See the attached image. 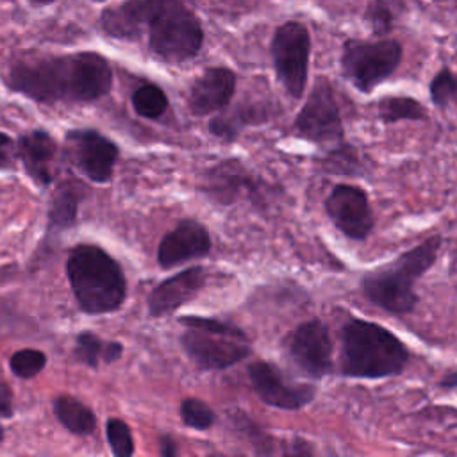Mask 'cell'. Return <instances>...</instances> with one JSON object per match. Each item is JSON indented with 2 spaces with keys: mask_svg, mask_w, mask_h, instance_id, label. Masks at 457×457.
<instances>
[{
  "mask_svg": "<svg viewBox=\"0 0 457 457\" xmlns=\"http://www.w3.org/2000/svg\"><path fill=\"white\" fill-rule=\"evenodd\" d=\"M102 30L123 41L148 34L150 50L168 62L195 57L204 43L198 18L179 0H125L100 14Z\"/></svg>",
  "mask_w": 457,
  "mask_h": 457,
  "instance_id": "6da1fadb",
  "label": "cell"
},
{
  "mask_svg": "<svg viewBox=\"0 0 457 457\" xmlns=\"http://www.w3.org/2000/svg\"><path fill=\"white\" fill-rule=\"evenodd\" d=\"M5 84L39 104L93 102L109 93L112 70L96 52L29 57L11 64Z\"/></svg>",
  "mask_w": 457,
  "mask_h": 457,
  "instance_id": "7a4b0ae2",
  "label": "cell"
},
{
  "mask_svg": "<svg viewBox=\"0 0 457 457\" xmlns=\"http://www.w3.org/2000/svg\"><path fill=\"white\" fill-rule=\"evenodd\" d=\"M441 250V236H432L403 252L395 262L371 270L361 277V293L377 307L402 316L414 311L418 295L414 284L436 262Z\"/></svg>",
  "mask_w": 457,
  "mask_h": 457,
  "instance_id": "3957f363",
  "label": "cell"
},
{
  "mask_svg": "<svg viewBox=\"0 0 457 457\" xmlns=\"http://www.w3.org/2000/svg\"><path fill=\"white\" fill-rule=\"evenodd\" d=\"M341 373L350 378H384L398 375L409 350L386 327L352 318L341 328Z\"/></svg>",
  "mask_w": 457,
  "mask_h": 457,
  "instance_id": "277c9868",
  "label": "cell"
},
{
  "mask_svg": "<svg viewBox=\"0 0 457 457\" xmlns=\"http://www.w3.org/2000/svg\"><path fill=\"white\" fill-rule=\"evenodd\" d=\"M66 273L79 307L87 314L116 311L127 296L121 266L96 245H77L68 257Z\"/></svg>",
  "mask_w": 457,
  "mask_h": 457,
  "instance_id": "5b68a950",
  "label": "cell"
},
{
  "mask_svg": "<svg viewBox=\"0 0 457 457\" xmlns=\"http://www.w3.org/2000/svg\"><path fill=\"white\" fill-rule=\"evenodd\" d=\"M179 321L186 327L180 336L182 348L200 370L230 368L252 350L246 334L230 323L204 316H186Z\"/></svg>",
  "mask_w": 457,
  "mask_h": 457,
  "instance_id": "8992f818",
  "label": "cell"
},
{
  "mask_svg": "<svg viewBox=\"0 0 457 457\" xmlns=\"http://www.w3.org/2000/svg\"><path fill=\"white\" fill-rule=\"evenodd\" d=\"M402 46L393 39L382 41H346L341 66L348 80L362 91H371L378 82L387 79L400 64Z\"/></svg>",
  "mask_w": 457,
  "mask_h": 457,
  "instance_id": "52a82bcc",
  "label": "cell"
},
{
  "mask_svg": "<svg viewBox=\"0 0 457 457\" xmlns=\"http://www.w3.org/2000/svg\"><path fill=\"white\" fill-rule=\"evenodd\" d=\"M309 52L311 37L302 23L287 21L277 29L271 41L275 71L286 91L295 98H300L305 89Z\"/></svg>",
  "mask_w": 457,
  "mask_h": 457,
  "instance_id": "ba28073f",
  "label": "cell"
},
{
  "mask_svg": "<svg viewBox=\"0 0 457 457\" xmlns=\"http://www.w3.org/2000/svg\"><path fill=\"white\" fill-rule=\"evenodd\" d=\"M293 132L312 143H341V112L336 95L325 79L316 80L303 107L296 114Z\"/></svg>",
  "mask_w": 457,
  "mask_h": 457,
  "instance_id": "9c48e42d",
  "label": "cell"
},
{
  "mask_svg": "<svg viewBox=\"0 0 457 457\" xmlns=\"http://www.w3.org/2000/svg\"><path fill=\"white\" fill-rule=\"evenodd\" d=\"M289 361L300 373L311 378H323L334 370V346L328 328L320 320H309L296 325L284 339Z\"/></svg>",
  "mask_w": 457,
  "mask_h": 457,
  "instance_id": "30bf717a",
  "label": "cell"
},
{
  "mask_svg": "<svg viewBox=\"0 0 457 457\" xmlns=\"http://www.w3.org/2000/svg\"><path fill=\"white\" fill-rule=\"evenodd\" d=\"M248 378L261 402L282 411L302 409L316 395L312 386L289 380L277 366L266 361L252 362L248 366Z\"/></svg>",
  "mask_w": 457,
  "mask_h": 457,
  "instance_id": "8fae6325",
  "label": "cell"
},
{
  "mask_svg": "<svg viewBox=\"0 0 457 457\" xmlns=\"http://www.w3.org/2000/svg\"><path fill=\"white\" fill-rule=\"evenodd\" d=\"M68 152L75 166L93 182L104 184L112 177L118 146L93 129H75L66 134Z\"/></svg>",
  "mask_w": 457,
  "mask_h": 457,
  "instance_id": "7c38bea8",
  "label": "cell"
},
{
  "mask_svg": "<svg viewBox=\"0 0 457 457\" xmlns=\"http://www.w3.org/2000/svg\"><path fill=\"white\" fill-rule=\"evenodd\" d=\"M325 211L332 223L350 239L364 241L373 228V212L368 195L355 186L337 184L325 200Z\"/></svg>",
  "mask_w": 457,
  "mask_h": 457,
  "instance_id": "4fadbf2b",
  "label": "cell"
},
{
  "mask_svg": "<svg viewBox=\"0 0 457 457\" xmlns=\"http://www.w3.org/2000/svg\"><path fill=\"white\" fill-rule=\"evenodd\" d=\"M211 250L209 230L196 220H182L168 232L157 248L161 268H173L191 259L207 255Z\"/></svg>",
  "mask_w": 457,
  "mask_h": 457,
  "instance_id": "5bb4252c",
  "label": "cell"
},
{
  "mask_svg": "<svg viewBox=\"0 0 457 457\" xmlns=\"http://www.w3.org/2000/svg\"><path fill=\"white\" fill-rule=\"evenodd\" d=\"M236 91V75L232 70L216 66L205 70L191 86L187 95L189 111L196 116L212 114L228 105Z\"/></svg>",
  "mask_w": 457,
  "mask_h": 457,
  "instance_id": "9a60e30c",
  "label": "cell"
},
{
  "mask_svg": "<svg viewBox=\"0 0 457 457\" xmlns=\"http://www.w3.org/2000/svg\"><path fill=\"white\" fill-rule=\"evenodd\" d=\"M205 284V270L202 266L187 268L161 284L148 296V311L152 316H164L177 311L196 296Z\"/></svg>",
  "mask_w": 457,
  "mask_h": 457,
  "instance_id": "2e32d148",
  "label": "cell"
},
{
  "mask_svg": "<svg viewBox=\"0 0 457 457\" xmlns=\"http://www.w3.org/2000/svg\"><path fill=\"white\" fill-rule=\"evenodd\" d=\"M16 154L23 162L27 175L41 187L54 180L52 164L55 161L57 145L45 130H32L16 141Z\"/></svg>",
  "mask_w": 457,
  "mask_h": 457,
  "instance_id": "e0dca14e",
  "label": "cell"
},
{
  "mask_svg": "<svg viewBox=\"0 0 457 457\" xmlns=\"http://www.w3.org/2000/svg\"><path fill=\"white\" fill-rule=\"evenodd\" d=\"M253 179L237 159L221 161L209 168L202 180V191L218 204H232L243 191L253 189Z\"/></svg>",
  "mask_w": 457,
  "mask_h": 457,
  "instance_id": "ac0fdd59",
  "label": "cell"
},
{
  "mask_svg": "<svg viewBox=\"0 0 457 457\" xmlns=\"http://www.w3.org/2000/svg\"><path fill=\"white\" fill-rule=\"evenodd\" d=\"M54 412L61 425L75 436H87L96 428V418L93 411L71 395L55 396Z\"/></svg>",
  "mask_w": 457,
  "mask_h": 457,
  "instance_id": "d6986e66",
  "label": "cell"
},
{
  "mask_svg": "<svg viewBox=\"0 0 457 457\" xmlns=\"http://www.w3.org/2000/svg\"><path fill=\"white\" fill-rule=\"evenodd\" d=\"M82 196H84V191H82L80 184H77V182L62 184L55 191L54 200L50 204L48 227L50 228H68L70 225H73Z\"/></svg>",
  "mask_w": 457,
  "mask_h": 457,
  "instance_id": "ffe728a7",
  "label": "cell"
},
{
  "mask_svg": "<svg viewBox=\"0 0 457 457\" xmlns=\"http://www.w3.org/2000/svg\"><path fill=\"white\" fill-rule=\"evenodd\" d=\"M378 116L384 123L400 120H423L427 118L425 107L409 96H389L378 104Z\"/></svg>",
  "mask_w": 457,
  "mask_h": 457,
  "instance_id": "44dd1931",
  "label": "cell"
},
{
  "mask_svg": "<svg viewBox=\"0 0 457 457\" xmlns=\"http://www.w3.org/2000/svg\"><path fill=\"white\" fill-rule=\"evenodd\" d=\"M132 107L139 116L155 120L168 109V96L159 86L143 84L132 95Z\"/></svg>",
  "mask_w": 457,
  "mask_h": 457,
  "instance_id": "7402d4cb",
  "label": "cell"
},
{
  "mask_svg": "<svg viewBox=\"0 0 457 457\" xmlns=\"http://www.w3.org/2000/svg\"><path fill=\"white\" fill-rule=\"evenodd\" d=\"M105 350H107V341H104L93 332L84 330L77 336L73 355L79 362L89 368H96L100 361L105 362Z\"/></svg>",
  "mask_w": 457,
  "mask_h": 457,
  "instance_id": "603a6c76",
  "label": "cell"
},
{
  "mask_svg": "<svg viewBox=\"0 0 457 457\" xmlns=\"http://www.w3.org/2000/svg\"><path fill=\"white\" fill-rule=\"evenodd\" d=\"M180 418L184 425L195 430H207L216 420L214 411L200 398H184L180 402Z\"/></svg>",
  "mask_w": 457,
  "mask_h": 457,
  "instance_id": "cb8c5ba5",
  "label": "cell"
},
{
  "mask_svg": "<svg viewBox=\"0 0 457 457\" xmlns=\"http://www.w3.org/2000/svg\"><path fill=\"white\" fill-rule=\"evenodd\" d=\"M9 366L20 378H32L46 366V355L36 348H23L11 355Z\"/></svg>",
  "mask_w": 457,
  "mask_h": 457,
  "instance_id": "d4e9b609",
  "label": "cell"
},
{
  "mask_svg": "<svg viewBox=\"0 0 457 457\" xmlns=\"http://www.w3.org/2000/svg\"><path fill=\"white\" fill-rule=\"evenodd\" d=\"M105 434L109 446L116 457H130L134 453V439L129 425L120 418L107 420Z\"/></svg>",
  "mask_w": 457,
  "mask_h": 457,
  "instance_id": "484cf974",
  "label": "cell"
},
{
  "mask_svg": "<svg viewBox=\"0 0 457 457\" xmlns=\"http://www.w3.org/2000/svg\"><path fill=\"white\" fill-rule=\"evenodd\" d=\"M323 170H327L328 173L359 175L362 166H361V161H359V157H357V154L352 146H341V148L330 152L323 159Z\"/></svg>",
  "mask_w": 457,
  "mask_h": 457,
  "instance_id": "4316f807",
  "label": "cell"
},
{
  "mask_svg": "<svg viewBox=\"0 0 457 457\" xmlns=\"http://www.w3.org/2000/svg\"><path fill=\"white\" fill-rule=\"evenodd\" d=\"M457 95V77L450 70H441L430 82L432 102L445 107Z\"/></svg>",
  "mask_w": 457,
  "mask_h": 457,
  "instance_id": "83f0119b",
  "label": "cell"
},
{
  "mask_svg": "<svg viewBox=\"0 0 457 457\" xmlns=\"http://www.w3.org/2000/svg\"><path fill=\"white\" fill-rule=\"evenodd\" d=\"M16 157V143L7 134L0 132V170H12Z\"/></svg>",
  "mask_w": 457,
  "mask_h": 457,
  "instance_id": "f1b7e54d",
  "label": "cell"
},
{
  "mask_svg": "<svg viewBox=\"0 0 457 457\" xmlns=\"http://www.w3.org/2000/svg\"><path fill=\"white\" fill-rule=\"evenodd\" d=\"M370 20L373 23V27L382 32V30H387L389 25H391V14H389V9L382 4V2H375L370 9Z\"/></svg>",
  "mask_w": 457,
  "mask_h": 457,
  "instance_id": "f546056e",
  "label": "cell"
},
{
  "mask_svg": "<svg viewBox=\"0 0 457 457\" xmlns=\"http://www.w3.org/2000/svg\"><path fill=\"white\" fill-rule=\"evenodd\" d=\"M12 416V393L11 387L0 380V418Z\"/></svg>",
  "mask_w": 457,
  "mask_h": 457,
  "instance_id": "4dcf8cb0",
  "label": "cell"
},
{
  "mask_svg": "<svg viewBox=\"0 0 457 457\" xmlns=\"http://www.w3.org/2000/svg\"><path fill=\"white\" fill-rule=\"evenodd\" d=\"M177 445H175V441L171 439V437H168V436H164V437H161V448H159V453L162 455V457H173V455H177Z\"/></svg>",
  "mask_w": 457,
  "mask_h": 457,
  "instance_id": "1f68e13d",
  "label": "cell"
},
{
  "mask_svg": "<svg viewBox=\"0 0 457 457\" xmlns=\"http://www.w3.org/2000/svg\"><path fill=\"white\" fill-rule=\"evenodd\" d=\"M439 386H443V387H457V371L448 373V375L439 382Z\"/></svg>",
  "mask_w": 457,
  "mask_h": 457,
  "instance_id": "d6a6232c",
  "label": "cell"
},
{
  "mask_svg": "<svg viewBox=\"0 0 457 457\" xmlns=\"http://www.w3.org/2000/svg\"><path fill=\"white\" fill-rule=\"evenodd\" d=\"M54 0H30V4L34 5H50Z\"/></svg>",
  "mask_w": 457,
  "mask_h": 457,
  "instance_id": "836d02e7",
  "label": "cell"
},
{
  "mask_svg": "<svg viewBox=\"0 0 457 457\" xmlns=\"http://www.w3.org/2000/svg\"><path fill=\"white\" fill-rule=\"evenodd\" d=\"M4 439V428H2V425H0V441Z\"/></svg>",
  "mask_w": 457,
  "mask_h": 457,
  "instance_id": "e575fe53",
  "label": "cell"
},
{
  "mask_svg": "<svg viewBox=\"0 0 457 457\" xmlns=\"http://www.w3.org/2000/svg\"><path fill=\"white\" fill-rule=\"evenodd\" d=\"M91 2H96V4H102V2H107V0H91Z\"/></svg>",
  "mask_w": 457,
  "mask_h": 457,
  "instance_id": "d590c367",
  "label": "cell"
}]
</instances>
